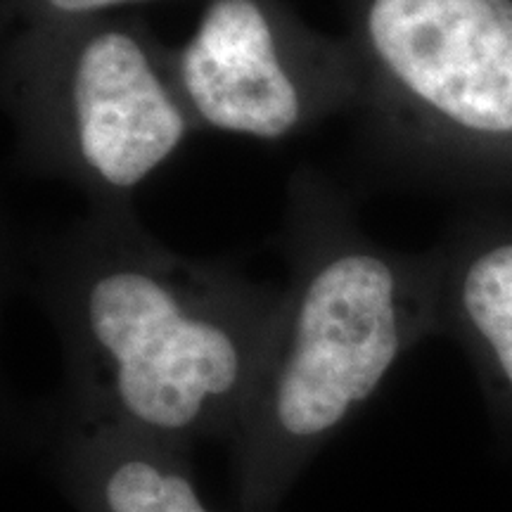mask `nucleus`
Wrapping results in <instances>:
<instances>
[{"label": "nucleus", "mask_w": 512, "mask_h": 512, "mask_svg": "<svg viewBox=\"0 0 512 512\" xmlns=\"http://www.w3.org/2000/svg\"><path fill=\"white\" fill-rule=\"evenodd\" d=\"M34 290L67 363V406L166 446L233 437L283 313L233 264L178 254L133 207L50 238Z\"/></svg>", "instance_id": "nucleus-1"}, {"label": "nucleus", "mask_w": 512, "mask_h": 512, "mask_svg": "<svg viewBox=\"0 0 512 512\" xmlns=\"http://www.w3.org/2000/svg\"><path fill=\"white\" fill-rule=\"evenodd\" d=\"M283 313L230 437L240 512H275L306 465L373 399L420 335V273L377 245L323 171L287 183Z\"/></svg>", "instance_id": "nucleus-2"}, {"label": "nucleus", "mask_w": 512, "mask_h": 512, "mask_svg": "<svg viewBox=\"0 0 512 512\" xmlns=\"http://www.w3.org/2000/svg\"><path fill=\"white\" fill-rule=\"evenodd\" d=\"M19 171L81 190L91 209L133 207L136 190L197 126L169 50L124 24H41L8 48L0 72Z\"/></svg>", "instance_id": "nucleus-3"}, {"label": "nucleus", "mask_w": 512, "mask_h": 512, "mask_svg": "<svg viewBox=\"0 0 512 512\" xmlns=\"http://www.w3.org/2000/svg\"><path fill=\"white\" fill-rule=\"evenodd\" d=\"M349 46L366 174L427 128L512 138V0H366Z\"/></svg>", "instance_id": "nucleus-4"}, {"label": "nucleus", "mask_w": 512, "mask_h": 512, "mask_svg": "<svg viewBox=\"0 0 512 512\" xmlns=\"http://www.w3.org/2000/svg\"><path fill=\"white\" fill-rule=\"evenodd\" d=\"M169 64L197 131L280 143L361 100L351 46L294 29L264 0H211Z\"/></svg>", "instance_id": "nucleus-5"}, {"label": "nucleus", "mask_w": 512, "mask_h": 512, "mask_svg": "<svg viewBox=\"0 0 512 512\" xmlns=\"http://www.w3.org/2000/svg\"><path fill=\"white\" fill-rule=\"evenodd\" d=\"M55 472L81 512H214L188 451L64 406Z\"/></svg>", "instance_id": "nucleus-6"}, {"label": "nucleus", "mask_w": 512, "mask_h": 512, "mask_svg": "<svg viewBox=\"0 0 512 512\" xmlns=\"http://www.w3.org/2000/svg\"><path fill=\"white\" fill-rule=\"evenodd\" d=\"M465 325L512 392V240L486 245L467 259L458 280Z\"/></svg>", "instance_id": "nucleus-7"}, {"label": "nucleus", "mask_w": 512, "mask_h": 512, "mask_svg": "<svg viewBox=\"0 0 512 512\" xmlns=\"http://www.w3.org/2000/svg\"><path fill=\"white\" fill-rule=\"evenodd\" d=\"M41 8L43 24L74 22V19H88L95 12L114 8V5L136 3V0H36Z\"/></svg>", "instance_id": "nucleus-8"}]
</instances>
